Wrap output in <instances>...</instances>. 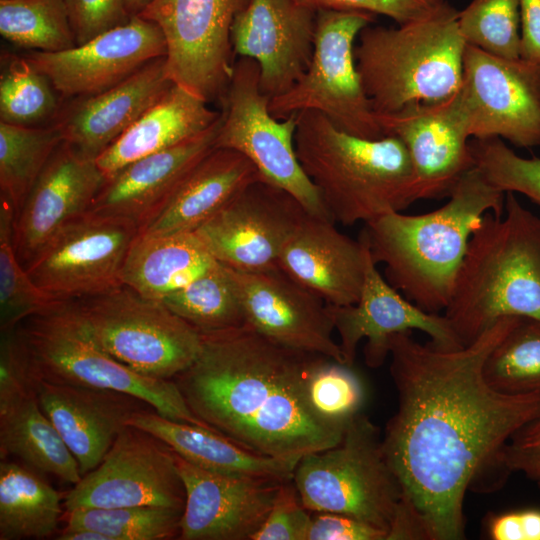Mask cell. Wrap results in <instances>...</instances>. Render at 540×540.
<instances>
[{"label": "cell", "mask_w": 540, "mask_h": 540, "mask_svg": "<svg viewBox=\"0 0 540 540\" xmlns=\"http://www.w3.org/2000/svg\"><path fill=\"white\" fill-rule=\"evenodd\" d=\"M518 317L499 319L456 349L422 344L412 331L389 338L398 407L382 445L423 540L464 538L466 491L487 469L507 476L499 451L540 417V393H502L483 376L487 356Z\"/></svg>", "instance_id": "obj_1"}, {"label": "cell", "mask_w": 540, "mask_h": 540, "mask_svg": "<svg viewBox=\"0 0 540 540\" xmlns=\"http://www.w3.org/2000/svg\"><path fill=\"white\" fill-rule=\"evenodd\" d=\"M195 361L173 378L190 410L244 449L298 459L338 444L347 426L312 407L307 381L323 355L273 342L247 324L201 334Z\"/></svg>", "instance_id": "obj_2"}, {"label": "cell", "mask_w": 540, "mask_h": 540, "mask_svg": "<svg viewBox=\"0 0 540 540\" xmlns=\"http://www.w3.org/2000/svg\"><path fill=\"white\" fill-rule=\"evenodd\" d=\"M505 195L473 166L440 208L387 213L365 223L360 237L373 262L384 264L391 286L424 311L439 313L451 301L475 226L488 212L504 213Z\"/></svg>", "instance_id": "obj_3"}, {"label": "cell", "mask_w": 540, "mask_h": 540, "mask_svg": "<svg viewBox=\"0 0 540 540\" xmlns=\"http://www.w3.org/2000/svg\"><path fill=\"white\" fill-rule=\"evenodd\" d=\"M443 315L464 346L503 317L540 320V217L515 193L475 226Z\"/></svg>", "instance_id": "obj_4"}, {"label": "cell", "mask_w": 540, "mask_h": 540, "mask_svg": "<svg viewBox=\"0 0 540 540\" xmlns=\"http://www.w3.org/2000/svg\"><path fill=\"white\" fill-rule=\"evenodd\" d=\"M295 149L333 222L351 226L416 201L408 151L395 136L363 139L314 110L297 112Z\"/></svg>", "instance_id": "obj_5"}, {"label": "cell", "mask_w": 540, "mask_h": 540, "mask_svg": "<svg viewBox=\"0 0 540 540\" xmlns=\"http://www.w3.org/2000/svg\"><path fill=\"white\" fill-rule=\"evenodd\" d=\"M293 482L311 513L350 516L381 530L387 540L421 539L379 428L361 412L349 420L338 444L299 460Z\"/></svg>", "instance_id": "obj_6"}, {"label": "cell", "mask_w": 540, "mask_h": 540, "mask_svg": "<svg viewBox=\"0 0 540 540\" xmlns=\"http://www.w3.org/2000/svg\"><path fill=\"white\" fill-rule=\"evenodd\" d=\"M452 6L398 28L367 26L354 48L356 67L375 114L442 101L462 82L466 42Z\"/></svg>", "instance_id": "obj_7"}, {"label": "cell", "mask_w": 540, "mask_h": 540, "mask_svg": "<svg viewBox=\"0 0 540 540\" xmlns=\"http://www.w3.org/2000/svg\"><path fill=\"white\" fill-rule=\"evenodd\" d=\"M16 331L33 379L124 392L166 418L209 428L190 410L173 379L139 374L110 355L74 300L60 301L26 318Z\"/></svg>", "instance_id": "obj_8"}, {"label": "cell", "mask_w": 540, "mask_h": 540, "mask_svg": "<svg viewBox=\"0 0 540 540\" xmlns=\"http://www.w3.org/2000/svg\"><path fill=\"white\" fill-rule=\"evenodd\" d=\"M375 17L366 11L318 10L310 64L293 87L270 99V113L284 119L314 110L350 135L363 139L384 137L354 57L356 38Z\"/></svg>", "instance_id": "obj_9"}, {"label": "cell", "mask_w": 540, "mask_h": 540, "mask_svg": "<svg viewBox=\"0 0 540 540\" xmlns=\"http://www.w3.org/2000/svg\"><path fill=\"white\" fill-rule=\"evenodd\" d=\"M74 302L98 343L139 374L172 380L200 352L199 331L161 301L123 284Z\"/></svg>", "instance_id": "obj_10"}, {"label": "cell", "mask_w": 540, "mask_h": 540, "mask_svg": "<svg viewBox=\"0 0 540 540\" xmlns=\"http://www.w3.org/2000/svg\"><path fill=\"white\" fill-rule=\"evenodd\" d=\"M259 76L256 61L238 57L220 100L221 121L215 148L239 152L265 181L290 193L309 214L330 219L297 158V113L284 119L274 117L269 111L270 98L261 91Z\"/></svg>", "instance_id": "obj_11"}, {"label": "cell", "mask_w": 540, "mask_h": 540, "mask_svg": "<svg viewBox=\"0 0 540 540\" xmlns=\"http://www.w3.org/2000/svg\"><path fill=\"white\" fill-rule=\"evenodd\" d=\"M249 0H152L138 15L166 40V74L210 103L221 100L234 68L232 25Z\"/></svg>", "instance_id": "obj_12"}, {"label": "cell", "mask_w": 540, "mask_h": 540, "mask_svg": "<svg viewBox=\"0 0 540 540\" xmlns=\"http://www.w3.org/2000/svg\"><path fill=\"white\" fill-rule=\"evenodd\" d=\"M138 227L87 211L62 227L26 270L58 300L95 296L122 285L121 271Z\"/></svg>", "instance_id": "obj_13"}, {"label": "cell", "mask_w": 540, "mask_h": 540, "mask_svg": "<svg viewBox=\"0 0 540 540\" xmlns=\"http://www.w3.org/2000/svg\"><path fill=\"white\" fill-rule=\"evenodd\" d=\"M186 493L175 453L151 433L124 427L100 464L63 496L66 512L163 506L184 511Z\"/></svg>", "instance_id": "obj_14"}, {"label": "cell", "mask_w": 540, "mask_h": 540, "mask_svg": "<svg viewBox=\"0 0 540 540\" xmlns=\"http://www.w3.org/2000/svg\"><path fill=\"white\" fill-rule=\"evenodd\" d=\"M458 93L471 137L504 138L521 148L540 145V66L466 44Z\"/></svg>", "instance_id": "obj_15"}, {"label": "cell", "mask_w": 540, "mask_h": 540, "mask_svg": "<svg viewBox=\"0 0 540 540\" xmlns=\"http://www.w3.org/2000/svg\"><path fill=\"white\" fill-rule=\"evenodd\" d=\"M308 214L290 193L258 179L194 232L217 262L258 272L277 266L284 245Z\"/></svg>", "instance_id": "obj_16"}, {"label": "cell", "mask_w": 540, "mask_h": 540, "mask_svg": "<svg viewBox=\"0 0 540 540\" xmlns=\"http://www.w3.org/2000/svg\"><path fill=\"white\" fill-rule=\"evenodd\" d=\"M375 115L383 136L399 138L408 151L416 201L448 197L461 176L475 166L458 91L442 101Z\"/></svg>", "instance_id": "obj_17"}, {"label": "cell", "mask_w": 540, "mask_h": 540, "mask_svg": "<svg viewBox=\"0 0 540 540\" xmlns=\"http://www.w3.org/2000/svg\"><path fill=\"white\" fill-rule=\"evenodd\" d=\"M166 51L160 27L137 15L70 49L34 51L25 57L62 98L74 99L114 87L150 61L165 57Z\"/></svg>", "instance_id": "obj_18"}, {"label": "cell", "mask_w": 540, "mask_h": 540, "mask_svg": "<svg viewBox=\"0 0 540 540\" xmlns=\"http://www.w3.org/2000/svg\"><path fill=\"white\" fill-rule=\"evenodd\" d=\"M328 310L340 338L344 365L349 367L354 363L362 339H367L365 363L378 368L389 355L390 336L413 329L426 333L430 342L438 347L456 349L464 346L444 315L424 311L388 283L369 250L357 302L347 306L328 305Z\"/></svg>", "instance_id": "obj_19"}, {"label": "cell", "mask_w": 540, "mask_h": 540, "mask_svg": "<svg viewBox=\"0 0 540 540\" xmlns=\"http://www.w3.org/2000/svg\"><path fill=\"white\" fill-rule=\"evenodd\" d=\"M317 10L303 0H249L231 29L234 56L259 66L261 91L287 92L307 70L314 49Z\"/></svg>", "instance_id": "obj_20"}, {"label": "cell", "mask_w": 540, "mask_h": 540, "mask_svg": "<svg viewBox=\"0 0 540 540\" xmlns=\"http://www.w3.org/2000/svg\"><path fill=\"white\" fill-rule=\"evenodd\" d=\"M233 273L248 326L282 346L344 364L339 343L332 337L335 328L324 300L278 266Z\"/></svg>", "instance_id": "obj_21"}, {"label": "cell", "mask_w": 540, "mask_h": 540, "mask_svg": "<svg viewBox=\"0 0 540 540\" xmlns=\"http://www.w3.org/2000/svg\"><path fill=\"white\" fill-rule=\"evenodd\" d=\"M175 458L186 493L178 538L252 540L283 482L211 472Z\"/></svg>", "instance_id": "obj_22"}, {"label": "cell", "mask_w": 540, "mask_h": 540, "mask_svg": "<svg viewBox=\"0 0 540 540\" xmlns=\"http://www.w3.org/2000/svg\"><path fill=\"white\" fill-rule=\"evenodd\" d=\"M105 179L96 161L65 141L58 146L15 218L13 243L25 269L62 227L90 209Z\"/></svg>", "instance_id": "obj_23"}, {"label": "cell", "mask_w": 540, "mask_h": 540, "mask_svg": "<svg viewBox=\"0 0 540 540\" xmlns=\"http://www.w3.org/2000/svg\"><path fill=\"white\" fill-rule=\"evenodd\" d=\"M221 121L170 148L129 163L112 176L88 211L125 218L139 230L165 207L190 171L215 148Z\"/></svg>", "instance_id": "obj_24"}, {"label": "cell", "mask_w": 540, "mask_h": 540, "mask_svg": "<svg viewBox=\"0 0 540 540\" xmlns=\"http://www.w3.org/2000/svg\"><path fill=\"white\" fill-rule=\"evenodd\" d=\"M173 84L160 57L104 92L69 99L52 124L80 156L96 161Z\"/></svg>", "instance_id": "obj_25"}, {"label": "cell", "mask_w": 540, "mask_h": 540, "mask_svg": "<svg viewBox=\"0 0 540 540\" xmlns=\"http://www.w3.org/2000/svg\"><path fill=\"white\" fill-rule=\"evenodd\" d=\"M368 247L340 232L335 222L308 214L284 245L277 266L332 306L357 302Z\"/></svg>", "instance_id": "obj_26"}, {"label": "cell", "mask_w": 540, "mask_h": 540, "mask_svg": "<svg viewBox=\"0 0 540 540\" xmlns=\"http://www.w3.org/2000/svg\"><path fill=\"white\" fill-rule=\"evenodd\" d=\"M32 382L42 410L77 460L82 476L100 464L131 416L146 404L110 389L33 378Z\"/></svg>", "instance_id": "obj_27"}, {"label": "cell", "mask_w": 540, "mask_h": 540, "mask_svg": "<svg viewBox=\"0 0 540 540\" xmlns=\"http://www.w3.org/2000/svg\"><path fill=\"white\" fill-rule=\"evenodd\" d=\"M263 179L245 156L214 148L186 176L161 212L138 233L194 232L249 183Z\"/></svg>", "instance_id": "obj_28"}, {"label": "cell", "mask_w": 540, "mask_h": 540, "mask_svg": "<svg viewBox=\"0 0 540 540\" xmlns=\"http://www.w3.org/2000/svg\"><path fill=\"white\" fill-rule=\"evenodd\" d=\"M128 425L156 436L189 463L220 474L284 482L293 479L299 462L252 453L214 430L145 409L134 413Z\"/></svg>", "instance_id": "obj_29"}, {"label": "cell", "mask_w": 540, "mask_h": 540, "mask_svg": "<svg viewBox=\"0 0 540 540\" xmlns=\"http://www.w3.org/2000/svg\"><path fill=\"white\" fill-rule=\"evenodd\" d=\"M220 115L202 98L173 84L96 159V164L108 178L133 161L202 133Z\"/></svg>", "instance_id": "obj_30"}, {"label": "cell", "mask_w": 540, "mask_h": 540, "mask_svg": "<svg viewBox=\"0 0 540 540\" xmlns=\"http://www.w3.org/2000/svg\"><path fill=\"white\" fill-rule=\"evenodd\" d=\"M0 455L17 456L73 485L82 478L77 460L42 410L33 382L0 392Z\"/></svg>", "instance_id": "obj_31"}, {"label": "cell", "mask_w": 540, "mask_h": 540, "mask_svg": "<svg viewBox=\"0 0 540 540\" xmlns=\"http://www.w3.org/2000/svg\"><path fill=\"white\" fill-rule=\"evenodd\" d=\"M216 262L195 232L138 233L127 253L121 282L144 297L161 301Z\"/></svg>", "instance_id": "obj_32"}, {"label": "cell", "mask_w": 540, "mask_h": 540, "mask_svg": "<svg viewBox=\"0 0 540 540\" xmlns=\"http://www.w3.org/2000/svg\"><path fill=\"white\" fill-rule=\"evenodd\" d=\"M63 497L30 469L0 463V540L43 539L57 530Z\"/></svg>", "instance_id": "obj_33"}, {"label": "cell", "mask_w": 540, "mask_h": 540, "mask_svg": "<svg viewBox=\"0 0 540 540\" xmlns=\"http://www.w3.org/2000/svg\"><path fill=\"white\" fill-rule=\"evenodd\" d=\"M161 302L200 334L246 324L233 270L219 262Z\"/></svg>", "instance_id": "obj_34"}, {"label": "cell", "mask_w": 540, "mask_h": 540, "mask_svg": "<svg viewBox=\"0 0 540 540\" xmlns=\"http://www.w3.org/2000/svg\"><path fill=\"white\" fill-rule=\"evenodd\" d=\"M63 142L56 126H17L0 122V193L15 218L26 197Z\"/></svg>", "instance_id": "obj_35"}, {"label": "cell", "mask_w": 540, "mask_h": 540, "mask_svg": "<svg viewBox=\"0 0 540 540\" xmlns=\"http://www.w3.org/2000/svg\"><path fill=\"white\" fill-rule=\"evenodd\" d=\"M57 94L25 56L1 53L0 122L28 127L53 122L61 107Z\"/></svg>", "instance_id": "obj_36"}, {"label": "cell", "mask_w": 540, "mask_h": 540, "mask_svg": "<svg viewBox=\"0 0 540 540\" xmlns=\"http://www.w3.org/2000/svg\"><path fill=\"white\" fill-rule=\"evenodd\" d=\"M0 33L13 45L41 52L76 46L65 0H0Z\"/></svg>", "instance_id": "obj_37"}, {"label": "cell", "mask_w": 540, "mask_h": 540, "mask_svg": "<svg viewBox=\"0 0 540 540\" xmlns=\"http://www.w3.org/2000/svg\"><path fill=\"white\" fill-rule=\"evenodd\" d=\"M483 376L502 393H540V320L518 317L487 356Z\"/></svg>", "instance_id": "obj_38"}, {"label": "cell", "mask_w": 540, "mask_h": 540, "mask_svg": "<svg viewBox=\"0 0 540 540\" xmlns=\"http://www.w3.org/2000/svg\"><path fill=\"white\" fill-rule=\"evenodd\" d=\"M15 213L0 200V330L15 329L26 318L49 309L60 301L41 289L30 277L16 254Z\"/></svg>", "instance_id": "obj_39"}, {"label": "cell", "mask_w": 540, "mask_h": 540, "mask_svg": "<svg viewBox=\"0 0 540 540\" xmlns=\"http://www.w3.org/2000/svg\"><path fill=\"white\" fill-rule=\"evenodd\" d=\"M182 515L163 506L78 509L66 512V526L89 528L109 540H168L179 536Z\"/></svg>", "instance_id": "obj_40"}, {"label": "cell", "mask_w": 540, "mask_h": 540, "mask_svg": "<svg viewBox=\"0 0 540 540\" xmlns=\"http://www.w3.org/2000/svg\"><path fill=\"white\" fill-rule=\"evenodd\" d=\"M466 44L491 55L520 58V0H472L458 16Z\"/></svg>", "instance_id": "obj_41"}, {"label": "cell", "mask_w": 540, "mask_h": 540, "mask_svg": "<svg viewBox=\"0 0 540 540\" xmlns=\"http://www.w3.org/2000/svg\"><path fill=\"white\" fill-rule=\"evenodd\" d=\"M307 392L321 417L343 425L360 412L364 401L362 383L351 367L325 356L312 367Z\"/></svg>", "instance_id": "obj_42"}, {"label": "cell", "mask_w": 540, "mask_h": 540, "mask_svg": "<svg viewBox=\"0 0 540 540\" xmlns=\"http://www.w3.org/2000/svg\"><path fill=\"white\" fill-rule=\"evenodd\" d=\"M470 148L475 166L492 185L540 206V158L520 157L497 137L475 139Z\"/></svg>", "instance_id": "obj_43"}, {"label": "cell", "mask_w": 540, "mask_h": 540, "mask_svg": "<svg viewBox=\"0 0 540 540\" xmlns=\"http://www.w3.org/2000/svg\"><path fill=\"white\" fill-rule=\"evenodd\" d=\"M311 512L303 505L292 480L283 482L270 512L252 540H307Z\"/></svg>", "instance_id": "obj_44"}, {"label": "cell", "mask_w": 540, "mask_h": 540, "mask_svg": "<svg viewBox=\"0 0 540 540\" xmlns=\"http://www.w3.org/2000/svg\"><path fill=\"white\" fill-rule=\"evenodd\" d=\"M318 10H356L382 14L404 25L436 15L451 5L446 0H303Z\"/></svg>", "instance_id": "obj_45"}, {"label": "cell", "mask_w": 540, "mask_h": 540, "mask_svg": "<svg viewBox=\"0 0 540 540\" xmlns=\"http://www.w3.org/2000/svg\"><path fill=\"white\" fill-rule=\"evenodd\" d=\"M65 1L76 45L83 44L131 19L124 0Z\"/></svg>", "instance_id": "obj_46"}, {"label": "cell", "mask_w": 540, "mask_h": 540, "mask_svg": "<svg viewBox=\"0 0 540 540\" xmlns=\"http://www.w3.org/2000/svg\"><path fill=\"white\" fill-rule=\"evenodd\" d=\"M497 460L509 473L520 471L536 481L540 477V417L515 432Z\"/></svg>", "instance_id": "obj_47"}, {"label": "cell", "mask_w": 540, "mask_h": 540, "mask_svg": "<svg viewBox=\"0 0 540 540\" xmlns=\"http://www.w3.org/2000/svg\"><path fill=\"white\" fill-rule=\"evenodd\" d=\"M307 540H387L381 530L347 515L315 512Z\"/></svg>", "instance_id": "obj_48"}, {"label": "cell", "mask_w": 540, "mask_h": 540, "mask_svg": "<svg viewBox=\"0 0 540 540\" xmlns=\"http://www.w3.org/2000/svg\"><path fill=\"white\" fill-rule=\"evenodd\" d=\"M520 58L540 66V0H520Z\"/></svg>", "instance_id": "obj_49"}, {"label": "cell", "mask_w": 540, "mask_h": 540, "mask_svg": "<svg viewBox=\"0 0 540 540\" xmlns=\"http://www.w3.org/2000/svg\"><path fill=\"white\" fill-rule=\"evenodd\" d=\"M493 540H525L522 511L494 516L488 526Z\"/></svg>", "instance_id": "obj_50"}, {"label": "cell", "mask_w": 540, "mask_h": 540, "mask_svg": "<svg viewBox=\"0 0 540 540\" xmlns=\"http://www.w3.org/2000/svg\"><path fill=\"white\" fill-rule=\"evenodd\" d=\"M58 540H109L104 534L84 527L66 526L58 537Z\"/></svg>", "instance_id": "obj_51"}, {"label": "cell", "mask_w": 540, "mask_h": 540, "mask_svg": "<svg viewBox=\"0 0 540 540\" xmlns=\"http://www.w3.org/2000/svg\"><path fill=\"white\" fill-rule=\"evenodd\" d=\"M525 540H540V511H522Z\"/></svg>", "instance_id": "obj_52"}, {"label": "cell", "mask_w": 540, "mask_h": 540, "mask_svg": "<svg viewBox=\"0 0 540 540\" xmlns=\"http://www.w3.org/2000/svg\"><path fill=\"white\" fill-rule=\"evenodd\" d=\"M128 14L133 17L139 15L152 0H124Z\"/></svg>", "instance_id": "obj_53"}, {"label": "cell", "mask_w": 540, "mask_h": 540, "mask_svg": "<svg viewBox=\"0 0 540 540\" xmlns=\"http://www.w3.org/2000/svg\"><path fill=\"white\" fill-rule=\"evenodd\" d=\"M536 481H537V483H538V485L540 487V477Z\"/></svg>", "instance_id": "obj_54"}]
</instances>
